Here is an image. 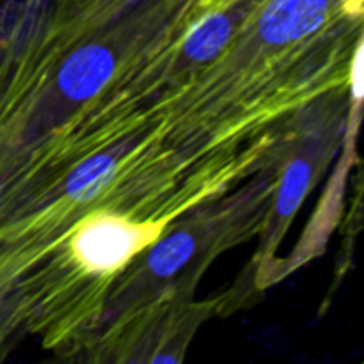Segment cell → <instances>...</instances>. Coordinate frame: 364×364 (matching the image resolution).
<instances>
[{
    "mask_svg": "<svg viewBox=\"0 0 364 364\" xmlns=\"http://www.w3.org/2000/svg\"><path fill=\"white\" fill-rule=\"evenodd\" d=\"M226 308L228 291L210 299L160 297L100 327L75 361L181 363L203 323Z\"/></svg>",
    "mask_w": 364,
    "mask_h": 364,
    "instance_id": "277c9868",
    "label": "cell"
},
{
    "mask_svg": "<svg viewBox=\"0 0 364 364\" xmlns=\"http://www.w3.org/2000/svg\"><path fill=\"white\" fill-rule=\"evenodd\" d=\"M198 13L194 0H41L0 25V183Z\"/></svg>",
    "mask_w": 364,
    "mask_h": 364,
    "instance_id": "6da1fadb",
    "label": "cell"
},
{
    "mask_svg": "<svg viewBox=\"0 0 364 364\" xmlns=\"http://www.w3.org/2000/svg\"><path fill=\"white\" fill-rule=\"evenodd\" d=\"M242 2V0H217V6L220 7V9H224V7H230L233 6V4H238Z\"/></svg>",
    "mask_w": 364,
    "mask_h": 364,
    "instance_id": "5b68a950",
    "label": "cell"
},
{
    "mask_svg": "<svg viewBox=\"0 0 364 364\" xmlns=\"http://www.w3.org/2000/svg\"><path fill=\"white\" fill-rule=\"evenodd\" d=\"M277 166L279 160L171 224L110 284L96 331L160 297H196L203 276L219 256L259 237Z\"/></svg>",
    "mask_w": 364,
    "mask_h": 364,
    "instance_id": "7a4b0ae2",
    "label": "cell"
},
{
    "mask_svg": "<svg viewBox=\"0 0 364 364\" xmlns=\"http://www.w3.org/2000/svg\"><path fill=\"white\" fill-rule=\"evenodd\" d=\"M359 102L358 78L348 87L333 89L318 96L291 116L287 144L277 166L272 203L259 233L258 251L251 259L247 279L238 283V290L233 288L228 291L230 311H233L235 301L242 297L244 290L259 294L281 281L277 249L302 208V203L347 142L352 114Z\"/></svg>",
    "mask_w": 364,
    "mask_h": 364,
    "instance_id": "3957f363",
    "label": "cell"
}]
</instances>
